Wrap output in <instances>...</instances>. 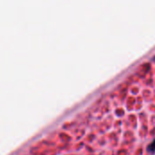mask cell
I'll return each mask as SVG.
<instances>
[{
    "label": "cell",
    "mask_w": 155,
    "mask_h": 155,
    "mask_svg": "<svg viewBox=\"0 0 155 155\" xmlns=\"http://www.w3.org/2000/svg\"><path fill=\"white\" fill-rule=\"evenodd\" d=\"M147 151L150 153H153L155 152V139L148 145L147 147Z\"/></svg>",
    "instance_id": "6da1fadb"
}]
</instances>
